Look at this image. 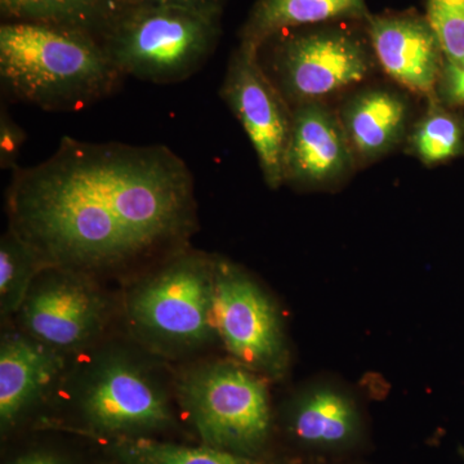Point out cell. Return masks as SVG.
Returning a JSON list of instances; mask_svg holds the SVG:
<instances>
[{
	"label": "cell",
	"instance_id": "6da1fadb",
	"mask_svg": "<svg viewBox=\"0 0 464 464\" xmlns=\"http://www.w3.org/2000/svg\"><path fill=\"white\" fill-rule=\"evenodd\" d=\"M8 208L12 230L48 267L108 270L154 252L132 210L88 158L84 142L70 137L50 160L14 170Z\"/></svg>",
	"mask_w": 464,
	"mask_h": 464
},
{
	"label": "cell",
	"instance_id": "7a4b0ae2",
	"mask_svg": "<svg viewBox=\"0 0 464 464\" xmlns=\"http://www.w3.org/2000/svg\"><path fill=\"white\" fill-rule=\"evenodd\" d=\"M123 76L94 34L30 21L0 26V79L14 99L79 111L108 97Z\"/></svg>",
	"mask_w": 464,
	"mask_h": 464
},
{
	"label": "cell",
	"instance_id": "3957f363",
	"mask_svg": "<svg viewBox=\"0 0 464 464\" xmlns=\"http://www.w3.org/2000/svg\"><path fill=\"white\" fill-rule=\"evenodd\" d=\"M219 18L183 9L128 3L99 39L116 69L158 84L194 75L215 51Z\"/></svg>",
	"mask_w": 464,
	"mask_h": 464
},
{
	"label": "cell",
	"instance_id": "277c9868",
	"mask_svg": "<svg viewBox=\"0 0 464 464\" xmlns=\"http://www.w3.org/2000/svg\"><path fill=\"white\" fill-rule=\"evenodd\" d=\"M179 401L208 447L249 456L270 432L264 380L243 364L217 362L182 378Z\"/></svg>",
	"mask_w": 464,
	"mask_h": 464
},
{
	"label": "cell",
	"instance_id": "5b68a950",
	"mask_svg": "<svg viewBox=\"0 0 464 464\" xmlns=\"http://www.w3.org/2000/svg\"><path fill=\"white\" fill-rule=\"evenodd\" d=\"M213 261L181 255L137 286L127 306L133 328L146 340L181 350L212 340Z\"/></svg>",
	"mask_w": 464,
	"mask_h": 464
},
{
	"label": "cell",
	"instance_id": "8992f818",
	"mask_svg": "<svg viewBox=\"0 0 464 464\" xmlns=\"http://www.w3.org/2000/svg\"><path fill=\"white\" fill-rule=\"evenodd\" d=\"M375 65L369 41L346 29L323 27L279 42L266 72L295 109L355 90L371 78Z\"/></svg>",
	"mask_w": 464,
	"mask_h": 464
},
{
	"label": "cell",
	"instance_id": "52a82bcc",
	"mask_svg": "<svg viewBox=\"0 0 464 464\" xmlns=\"http://www.w3.org/2000/svg\"><path fill=\"white\" fill-rule=\"evenodd\" d=\"M213 328L240 364L277 374L285 364L280 319L270 298L237 266L213 261Z\"/></svg>",
	"mask_w": 464,
	"mask_h": 464
},
{
	"label": "cell",
	"instance_id": "ba28073f",
	"mask_svg": "<svg viewBox=\"0 0 464 464\" xmlns=\"http://www.w3.org/2000/svg\"><path fill=\"white\" fill-rule=\"evenodd\" d=\"M221 97L246 130L266 185L276 190L284 185L293 110L266 72L257 48L240 43L232 53Z\"/></svg>",
	"mask_w": 464,
	"mask_h": 464
},
{
	"label": "cell",
	"instance_id": "9c48e42d",
	"mask_svg": "<svg viewBox=\"0 0 464 464\" xmlns=\"http://www.w3.org/2000/svg\"><path fill=\"white\" fill-rule=\"evenodd\" d=\"M57 268V274L32 285L21 320L27 334L58 353L76 350L99 333L105 302L81 273Z\"/></svg>",
	"mask_w": 464,
	"mask_h": 464
},
{
	"label": "cell",
	"instance_id": "30bf717a",
	"mask_svg": "<svg viewBox=\"0 0 464 464\" xmlns=\"http://www.w3.org/2000/svg\"><path fill=\"white\" fill-rule=\"evenodd\" d=\"M82 409L92 426L119 435L161 429L172 420L157 384L121 357L106 360L92 372L82 392Z\"/></svg>",
	"mask_w": 464,
	"mask_h": 464
},
{
	"label": "cell",
	"instance_id": "8fae6325",
	"mask_svg": "<svg viewBox=\"0 0 464 464\" xmlns=\"http://www.w3.org/2000/svg\"><path fill=\"white\" fill-rule=\"evenodd\" d=\"M292 110L284 185L328 190L346 182L359 167L338 110L326 102L304 103Z\"/></svg>",
	"mask_w": 464,
	"mask_h": 464
},
{
	"label": "cell",
	"instance_id": "7c38bea8",
	"mask_svg": "<svg viewBox=\"0 0 464 464\" xmlns=\"http://www.w3.org/2000/svg\"><path fill=\"white\" fill-rule=\"evenodd\" d=\"M366 23L375 63L384 74L411 93L436 99L445 57L427 18L381 14L369 16Z\"/></svg>",
	"mask_w": 464,
	"mask_h": 464
},
{
	"label": "cell",
	"instance_id": "4fadbf2b",
	"mask_svg": "<svg viewBox=\"0 0 464 464\" xmlns=\"http://www.w3.org/2000/svg\"><path fill=\"white\" fill-rule=\"evenodd\" d=\"M357 167L371 166L405 143L411 130V103L384 85H368L348 94L338 109Z\"/></svg>",
	"mask_w": 464,
	"mask_h": 464
},
{
	"label": "cell",
	"instance_id": "5bb4252c",
	"mask_svg": "<svg viewBox=\"0 0 464 464\" xmlns=\"http://www.w3.org/2000/svg\"><path fill=\"white\" fill-rule=\"evenodd\" d=\"M61 353L30 335L7 334L0 346V420L9 426L63 371Z\"/></svg>",
	"mask_w": 464,
	"mask_h": 464
},
{
	"label": "cell",
	"instance_id": "9a60e30c",
	"mask_svg": "<svg viewBox=\"0 0 464 464\" xmlns=\"http://www.w3.org/2000/svg\"><path fill=\"white\" fill-rule=\"evenodd\" d=\"M369 16L365 0H258L243 27L240 43L261 51L277 34L293 27Z\"/></svg>",
	"mask_w": 464,
	"mask_h": 464
},
{
	"label": "cell",
	"instance_id": "2e32d148",
	"mask_svg": "<svg viewBox=\"0 0 464 464\" xmlns=\"http://www.w3.org/2000/svg\"><path fill=\"white\" fill-rule=\"evenodd\" d=\"M360 420L356 406L340 391L317 387L295 402L290 430L302 444L335 448L355 438Z\"/></svg>",
	"mask_w": 464,
	"mask_h": 464
},
{
	"label": "cell",
	"instance_id": "e0dca14e",
	"mask_svg": "<svg viewBox=\"0 0 464 464\" xmlns=\"http://www.w3.org/2000/svg\"><path fill=\"white\" fill-rule=\"evenodd\" d=\"M130 0H0L7 21L76 27L99 38L111 18Z\"/></svg>",
	"mask_w": 464,
	"mask_h": 464
},
{
	"label": "cell",
	"instance_id": "ac0fdd59",
	"mask_svg": "<svg viewBox=\"0 0 464 464\" xmlns=\"http://www.w3.org/2000/svg\"><path fill=\"white\" fill-rule=\"evenodd\" d=\"M406 151L426 167L440 166L464 152V116L438 99L429 100L426 111L411 127Z\"/></svg>",
	"mask_w": 464,
	"mask_h": 464
},
{
	"label": "cell",
	"instance_id": "d6986e66",
	"mask_svg": "<svg viewBox=\"0 0 464 464\" xmlns=\"http://www.w3.org/2000/svg\"><path fill=\"white\" fill-rule=\"evenodd\" d=\"M114 451L125 464H262L243 454L212 447L191 448L143 438H121Z\"/></svg>",
	"mask_w": 464,
	"mask_h": 464
},
{
	"label": "cell",
	"instance_id": "ffe728a7",
	"mask_svg": "<svg viewBox=\"0 0 464 464\" xmlns=\"http://www.w3.org/2000/svg\"><path fill=\"white\" fill-rule=\"evenodd\" d=\"M48 267L30 244L14 230L0 243V310L7 316L21 310L32 288L34 277Z\"/></svg>",
	"mask_w": 464,
	"mask_h": 464
},
{
	"label": "cell",
	"instance_id": "44dd1931",
	"mask_svg": "<svg viewBox=\"0 0 464 464\" xmlns=\"http://www.w3.org/2000/svg\"><path fill=\"white\" fill-rule=\"evenodd\" d=\"M426 18L445 61L464 69V0H427Z\"/></svg>",
	"mask_w": 464,
	"mask_h": 464
},
{
	"label": "cell",
	"instance_id": "7402d4cb",
	"mask_svg": "<svg viewBox=\"0 0 464 464\" xmlns=\"http://www.w3.org/2000/svg\"><path fill=\"white\" fill-rule=\"evenodd\" d=\"M26 141V132L7 114H0V167L16 170L21 148Z\"/></svg>",
	"mask_w": 464,
	"mask_h": 464
},
{
	"label": "cell",
	"instance_id": "603a6c76",
	"mask_svg": "<svg viewBox=\"0 0 464 464\" xmlns=\"http://www.w3.org/2000/svg\"><path fill=\"white\" fill-rule=\"evenodd\" d=\"M436 99L450 108L464 106V69L445 61L440 75Z\"/></svg>",
	"mask_w": 464,
	"mask_h": 464
},
{
	"label": "cell",
	"instance_id": "cb8c5ba5",
	"mask_svg": "<svg viewBox=\"0 0 464 464\" xmlns=\"http://www.w3.org/2000/svg\"><path fill=\"white\" fill-rule=\"evenodd\" d=\"M130 3H146V5H163L194 12L203 16L221 17L224 0H130Z\"/></svg>",
	"mask_w": 464,
	"mask_h": 464
},
{
	"label": "cell",
	"instance_id": "d4e9b609",
	"mask_svg": "<svg viewBox=\"0 0 464 464\" xmlns=\"http://www.w3.org/2000/svg\"><path fill=\"white\" fill-rule=\"evenodd\" d=\"M12 464H66L60 457L47 451H35L18 458Z\"/></svg>",
	"mask_w": 464,
	"mask_h": 464
}]
</instances>
